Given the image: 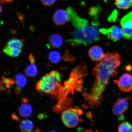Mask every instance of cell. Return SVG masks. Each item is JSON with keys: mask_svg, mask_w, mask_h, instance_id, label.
I'll return each instance as SVG.
<instances>
[{"mask_svg": "<svg viewBox=\"0 0 132 132\" xmlns=\"http://www.w3.org/2000/svg\"><path fill=\"white\" fill-rule=\"evenodd\" d=\"M120 23L125 39L132 40V11L122 18Z\"/></svg>", "mask_w": 132, "mask_h": 132, "instance_id": "obj_7", "label": "cell"}, {"mask_svg": "<svg viewBox=\"0 0 132 132\" xmlns=\"http://www.w3.org/2000/svg\"><path fill=\"white\" fill-rule=\"evenodd\" d=\"M101 11V8L99 5L92 6L89 9V15L92 19V22L94 23L99 24L98 16Z\"/></svg>", "mask_w": 132, "mask_h": 132, "instance_id": "obj_13", "label": "cell"}, {"mask_svg": "<svg viewBox=\"0 0 132 132\" xmlns=\"http://www.w3.org/2000/svg\"><path fill=\"white\" fill-rule=\"evenodd\" d=\"M82 112L78 109L69 108L63 112L61 118L66 126L73 128L76 126L79 123V114H81Z\"/></svg>", "mask_w": 132, "mask_h": 132, "instance_id": "obj_5", "label": "cell"}, {"mask_svg": "<svg viewBox=\"0 0 132 132\" xmlns=\"http://www.w3.org/2000/svg\"><path fill=\"white\" fill-rule=\"evenodd\" d=\"M23 43L22 40L16 39H11L6 44L3 49V52L8 56L18 57L22 51Z\"/></svg>", "mask_w": 132, "mask_h": 132, "instance_id": "obj_6", "label": "cell"}, {"mask_svg": "<svg viewBox=\"0 0 132 132\" xmlns=\"http://www.w3.org/2000/svg\"><path fill=\"white\" fill-rule=\"evenodd\" d=\"M2 8H3V7H2V6L1 5V13H2Z\"/></svg>", "mask_w": 132, "mask_h": 132, "instance_id": "obj_31", "label": "cell"}, {"mask_svg": "<svg viewBox=\"0 0 132 132\" xmlns=\"http://www.w3.org/2000/svg\"><path fill=\"white\" fill-rule=\"evenodd\" d=\"M104 1L105 2H107V0H104Z\"/></svg>", "mask_w": 132, "mask_h": 132, "instance_id": "obj_32", "label": "cell"}, {"mask_svg": "<svg viewBox=\"0 0 132 132\" xmlns=\"http://www.w3.org/2000/svg\"><path fill=\"white\" fill-rule=\"evenodd\" d=\"M100 31L102 34L106 35L108 39L114 42L120 40L123 36L122 29L116 26H113L109 29H100Z\"/></svg>", "mask_w": 132, "mask_h": 132, "instance_id": "obj_8", "label": "cell"}, {"mask_svg": "<svg viewBox=\"0 0 132 132\" xmlns=\"http://www.w3.org/2000/svg\"><path fill=\"white\" fill-rule=\"evenodd\" d=\"M14 0H1V3H12Z\"/></svg>", "mask_w": 132, "mask_h": 132, "instance_id": "obj_28", "label": "cell"}, {"mask_svg": "<svg viewBox=\"0 0 132 132\" xmlns=\"http://www.w3.org/2000/svg\"><path fill=\"white\" fill-rule=\"evenodd\" d=\"M53 19L57 26L62 25L70 21V17L67 10H57L54 13Z\"/></svg>", "mask_w": 132, "mask_h": 132, "instance_id": "obj_11", "label": "cell"}, {"mask_svg": "<svg viewBox=\"0 0 132 132\" xmlns=\"http://www.w3.org/2000/svg\"><path fill=\"white\" fill-rule=\"evenodd\" d=\"M29 59L30 62L31 64H34L35 62V59L34 56L32 54H30L29 57Z\"/></svg>", "mask_w": 132, "mask_h": 132, "instance_id": "obj_27", "label": "cell"}, {"mask_svg": "<svg viewBox=\"0 0 132 132\" xmlns=\"http://www.w3.org/2000/svg\"><path fill=\"white\" fill-rule=\"evenodd\" d=\"M132 68L131 66L130 65L127 66L125 68L127 71L131 70H132Z\"/></svg>", "mask_w": 132, "mask_h": 132, "instance_id": "obj_29", "label": "cell"}, {"mask_svg": "<svg viewBox=\"0 0 132 132\" xmlns=\"http://www.w3.org/2000/svg\"><path fill=\"white\" fill-rule=\"evenodd\" d=\"M49 44L52 47L54 48H58L62 46L63 39L59 34H54L51 35L49 38Z\"/></svg>", "mask_w": 132, "mask_h": 132, "instance_id": "obj_14", "label": "cell"}, {"mask_svg": "<svg viewBox=\"0 0 132 132\" xmlns=\"http://www.w3.org/2000/svg\"><path fill=\"white\" fill-rule=\"evenodd\" d=\"M49 59L53 63L56 64L60 61L61 57L60 53L57 51H53L49 53Z\"/></svg>", "mask_w": 132, "mask_h": 132, "instance_id": "obj_21", "label": "cell"}, {"mask_svg": "<svg viewBox=\"0 0 132 132\" xmlns=\"http://www.w3.org/2000/svg\"><path fill=\"white\" fill-rule=\"evenodd\" d=\"M40 1L44 5L47 6H50L54 4L56 0H40Z\"/></svg>", "mask_w": 132, "mask_h": 132, "instance_id": "obj_25", "label": "cell"}, {"mask_svg": "<svg viewBox=\"0 0 132 132\" xmlns=\"http://www.w3.org/2000/svg\"><path fill=\"white\" fill-rule=\"evenodd\" d=\"M70 51L67 50L65 51V54L61 57V59L65 62H68L73 63L76 60L74 56L70 55Z\"/></svg>", "mask_w": 132, "mask_h": 132, "instance_id": "obj_23", "label": "cell"}, {"mask_svg": "<svg viewBox=\"0 0 132 132\" xmlns=\"http://www.w3.org/2000/svg\"><path fill=\"white\" fill-rule=\"evenodd\" d=\"M12 118H14V119L18 120V118H17V116H16V115H13Z\"/></svg>", "mask_w": 132, "mask_h": 132, "instance_id": "obj_30", "label": "cell"}, {"mask_svg": "<svg viewBox=\"0 0 132 132\" xmlns=\"http://www.w3.org/2000/svg\"><path fill=\"white\" fill-rule=\"evenodd\" d=\"M3 82L4 83L6 84V86H10L11 85H13L14 82V80H12V79L6 78L3 79Z\"/></svg>", "mask_w": 132, "mask_h": 132, "instance_id": "obj_26", "label": "cell"}, {"mask_svg": "<svg viewBox=\"0 0 132 132\" xmlns=\"http://www.w3.org/2000/svg\"><path fill=\"white\" fill-rule=\"evenodd\" d=\"M118 131L119 132H132V125L128 122L124 121L119 126Z\"/></svg>", "mask_w": 132, "mask_h": 132, "instance_id": "obj_22", "label": "cell"}, {"mask_svg": "<svg viewBox=\"0 0 132 132\" xmlns=\"http://www.w3.org/2000/svg\"><path fill=\"white\" fill-rule=\"evenodd\" d=\"M121 64V57L116 52L107 53L93 69L95 77L89 94L84 95L86 100L92 108L100 106L104 91L110 77L117 75V71Z\"/></svg>", "mask_w": 132, "mask_h": 132, "instance_id": "obj_1", "label": "cell"}, {"mask_svg": "<svg viewBox=\"0 0 132 132\" xmlns=\"http://www.w3.org/2000/svg\"><path fill=\"white\" fill-rule=\"evenodd\" d=\"M131 96H128L125 98H120L115 102L113 107V111L117 116L122 115L127 110L128 106V101L131 98Z\"/></svg>", "mask_w": 132, "mask_h": 132, "instance_id": "obj_10", "label": "cell"}, {"mask_svg": "<svg viewBox=\"0 0 132 132\" xmlns=\"http://www.w3.org/2000/svg\"><path fill=\"white\" fill-rule=\"evenodd\" d=\"M56 71H53L43 77L36 85L38 90L54 96L61 98L64 92V87L55 76Z\"/></svg>", "mask_w": 132, "mask_h": 132, "instance_id": "obj_3", "label": "cell"}, {"mask_svg": "<svg viewBox=\"0 0 132 132\" xmlns=\"http://www.w3.org/2000/svg\"><path fill=\"white\" fill-rule=\"evenodd\" d=\"M24 73L28 76L34 77H35L37 73V69L34 64H31L26 68Z\"/></svg>", "mask_w": 132, "mask_h": 132, "instance_id": "obj_19", "label": "cell"}, {"mask_svg": "<svg viewBox=\"0 0 132 132\" xmlns=\"http://www.w3.org/2000/svg\"><path fill=\"white\" fill-rule=\"evenodd\" d=\"M20 115L23 118H28L30 116L32 112V108L30 105L23 103L20 105L19 108Z\"/></svg>", "mask_w": 132, "mask_h": 132, "instance_id": "obj_15", "label": "cell"}, {"mask_svg": "<svg viewBox=\"0 0 132 132\" xmlns=\"http://www.w3.org/2000/svg\"><path fill=\"white\" fill-rule=\"evenodd\" d=\"M60 101L59 104V111H62V110H65L68 109L69 107L71 106L73 98H67V97L65 98H60Z\"/></svg>", "mask_w": 132, "mask_h": 132, "instance_id": "obj_17", "label": "cell"}, {"mask_svg": "<svg viewBox=\"0 0 132 132\" xmlns=\"http://www.w3.org/2000/svg\"><path fill=\"white\" fill-rule=\"evenodd\" d=\"M115 83L122 91L128 92L132 89V75L128 73L123 74L118 80H115Z\"/></svg>", "mask_w": 132, "mask_h": 132, "instance_id": "obj_9", "label": "cell"}, {"mask_svg": "<svg viewBox=\"0 0 132 132\" xmlns=\"http://www.w3.org/2000/svg\"><path fill=\"white\" fill-rule=\"evenodd\" d=\"M115 4L119 9L126 10L132 6V0H115Z\"/></svg>", "mask_w": 132, "mask_h": 132, "instance_id": "obj_18", "label": "cell"}, {"mask_svg": "<svg viewBox=\"0 0 132 132\" xmlns=\"http://www.w3.org/2000/svg\"><path fill=\"white\" fill-rule=\"evenodd\" d=\"M118 14V11L116 10H115L109 16L108 19V21L110 22H114L116 20Z\"/></svg>", "mask_w": 132, "mask_h": 132, "instance_id": "obj_24", "label": "cell"}, {"mask_svg": "<svg viewBox=\"0 0 132 132\" xmlns=\"http://www.w3.org/2000/svg\"><path fill=\"white\" fill-rule=\"evenodd\" d=\"M15 82L18 86L20 88L24 87L27 84V80L25 76L23 74L19 73L15 76Z\"/></svg>", "mask_w": 132, "mask_h": 132, "instance_id": "obj_20", "label": "cell"}, {"mask_svg": "<svg viewBox=\"0 0 132 132\" xmlns=\"http://www.w3.org/2000/svg\"><path fill=\"white\" fill-rule=\"evenodd\" d=\"M88 72L86 62H81L72 71L70 78L65 82L64 87V97H67L70 92L73 93L75 89L77 90L81 91L82 89L83 82L82 77L88 75Z\"/></svg>", "mask_w": 132, "mask_h": 132, "instance_id": "obj_4", "label": "cell"}, {"mask_svg": "<svg viewBox=\"0 0 132 132\" xmlns=\"http://www.w3.org/2000/svg\"><path fill=\"white\" fill-rule=\"evenodd\" d=\"M34 123L31 120H24L20 124V129L22 132H30L34 128Z\"/></svg>", "mask_w": 132, "mask_h": 132, "instance_id": "obj_16", "label": "cell"}, {"mask_svg": "<svg viewBox=\"0 0 132 132\" xmlns=\"http://www.w3.org/2000/svg\"><path fill=\"white\" fill-rule=\"evenodd\" d=\"M89 57L92 61H100L104 56L103 49L98 46H94L90 48L88 52Z\"/></svg>", "mask_w": 132, "mask_h": 132, "instance_id": "obj_12", "label": "cell"}, {"mask_svg": "<svg viewBox=\"0 0 132 132\" xmlns=\"http://www.w3.org/2000/svg\"><path fill=\"white\" fill-rule=\"evenodd\" d=\"M74 29L71 32V38L67 40L72 47L80 44L86 46L100 39L98 26L89 23L87 20L79 16L73 8L69 6L67 9Z\"/></svg>", "mask_w": 132, "mask_h": 132, "instance_id": "obj_2", "label": "cell"}]
</instances>
